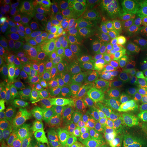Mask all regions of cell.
Instances as JSON below:
<instances>
[{
    "label": "cell",
    "instance_id": "7402d4cb",
    "mask_svg": "<svg viewBox=\"0 0 147 147\" xmlns=\"http://www.w3.org/2000/svg\"><path fill=\"white\" fill-rule=\"evenodd\" d=\"M127 53L131 63L140 65H147V53L142 50L134 39L127 41Z\"/></svg>",
    "mask_w": 147,
    "mask_h": 147
},
{
    "label": "cell",
    "instance_id": "d4e9b609",
    "mask_svg": "<svg viewBox=\"0 0 147 147\" xmlns=\"http://www.w3.org/2000/svg\"><path fill=\"white\" fill-rule=\"evenodd\" d=\"M39 140L47 143L48 144H54L61 142H66V138L63 131L56 125L52 126L42 131L38 135Z\"/></svg>",
    "mask_w": 147,
    "mask_h": 147
},
{
    "label": "cell",
    "instance_id": "9a60e30c",
    "mask_svg": "<svg viewBox=\"0 0 147 147\" xmlns=\"http://www.w3.org/2000/svg\"><path fill=\"white\" fill-rule=\"evenodd\" d=\"M120 145L121 140L117 134L104 127L95 132L92 147H119Z\"/></svg>",
    "mask_w": 147,
    "mask_h": 147
},
{
    "label": "cell",
    "instance_id": "1f68e13d",
    "mask_svg": "<svg viewBox=\"0 0 147 147\" xmlns=\"http://www.w3.org/2000/svg\"><path fill=\"white\" fill-rule=\"evenodd\" d=\"M16 45L13 42H8L0 48V61L1 65H5L8 63V59L16 52Z\"/></svg>",
    "mask_w": 147,
    "mask_h": 147
},
{
    "label": "cell",
    "instance_id": "816d5d0a",
    "mask_svg": "<svg viewBox=\"0 0 147 147\" xmlns=\"http://www.w3.org/2000/svg\"><path fill=\"white\" fill-rule=\"evenodd\" d=\"M136 147H147V139L144 138V140H143L142 142L138 145V146Z\"/></svg>",
    "mask_w": 147,
    "mask_h": 147
},
{
    "label": "cell",
    "instance_id": "277c9868",
    "mask_svg": "<svg viewBox=\"0 0 147 147\" xmlns=\"http://www.w3.org/2000/svg\"><path fill=\"white\" fill-rule=\"evenodd\" d=\"M74 65L79 74L82 77L91 78L108 74L106 68L97 58L95 53L89 48L81 49L74 55Z\"/></svg>",
    "mask_w": 147,
    "mask_h": 147
},
{
    "label": "cell",
    "instance_id": "d590c367",
    "mask_svg": "<svg viewBox=\"0 0 147 147\" xmlns=\"http://www.w3.org/2000/svg\"><path fill=\"white\" fill-rule=\"evenodd\" d=\"M122 85V83L120 81L117 80H111L109 79L104 86L102 87V89L106 92L108 95H111L115 97L116 95L118 93L120 88Z\"/></svg>",
    "mask_w": 147,
    "mask_h": 147
},
{
    "label": "cell",
    "instance_id": "ee69618b",
    "mask_svg": "<svg viewBox=\"0 0 147 147\" xmlns=\"http://www.w3.org/2000/svg\"><path fill=\"white\" fill-rule=\"evenodd\" d=\"M36 55V57L38 58V59L39 60L40 64L42 67H45L49 63L51 60V57L50 56H46V55Z\"/></svg>",
    "mask_w": 147,
    "mask_h": 147
},
{
    "label": "cell",
    "instance_id": "30bf717a",
    "mask_svg": "<svg viewBox=\"0 0 147 147\" xmlns=\"http://www.w3.org/2000/svg\"><path fill=\"white\" fill-rule=\"evenodd\" d=\"M55 35L54 47L51 57L59 62L70 59L78 48V43L72 38L63 35Z\"/></svg>",
    "mask_w": 147,
    "mask_h": 147
},
{
    "label": "cell",
    "instance_id": "d6a6232c",
    "mask_svg": "<svg viewBox=\"0 0 147 147\" xmlns=\"http://www.w3.org/2000/svg\"><path fill=\"white\" fill-rule=\"evenodd\" d=\"M49 11V5L44 4L40 7L34 8V9L27 10V21H36L44 18Z\"/></svg>",
    "mask_w": 147,
    "mask_h": 147
},
{
    "label": "cell",
    "instance_id": "ffe728a7",
    "mask_svg": "<svg viewBox=\"0 0 147 147\" xmlns=\"http://www.w3.org/2000/svg\"><path fill=\"white\" fill-rule=\"evenodd\" d=\"M54 42L55 35L51 32L31 44L29 51L34 55L51 56L53 51Z\"/></svg>",
    "mask_w": 147,
    "mask_h": 147
},
{
    "label": "cell",
    "instance_id": "681fc988",
    "mask_svg": "<svg viewBox=\"0 0 147 147\" xmlns=\"http://www.w3.org/2000/svg\"><path fill=\"white\" fill-rule=\"evenodd\" d=\"M7 38H6V36L5 34H3V33H1L0 34V46L2 47L5 45V43H7Z\"/></svg>",
    "mask_w": 147,
    "mask_h": 147
},
{
    "label": "cell",
    "instance_id": "ab89813d",
    "mask_svg": "<svg viewBox=\"0 0 147 147\" xmlns=\"http://www.w3.org/2000/svg\"><path fill=\"white\" fill-rule=\"evenodd\" d=\"M5 8L8 11H25L27 10V1L25 0H10L5 3Z\"/></svg>",
    "mask_w": 147,
    "mask_h": 147
},
{
    "label": "cell",
    "instance_id": "52a82bcc",
    "mask_svg": "<svg viewBox=\"0 0 147 147\" xmlns=\"http://www.w3.org/2000/svg\"><path fill=\"white\" fill-rule=\"evenodd\" d=\"M86 40L88 48L104 56L107 60L119 54V45L117 37L105 36L89 30Z\"/></svg>",
    "mask_w": 147,
    "mask_h": 147
},
{
    "label": "cell",
    "instance_id": "5bb4252c",
    "mask_svg": "<svg viewBox=\"0 0 147 147\" xmlns=\"http://www.w3.org/2000/svg\"><path fill=\"white\" fill-rule=\"evenodd\" d=\"M50 25L45 18L27 21L25 26V36L31 44L50 32Z\"/></svg>",
    "mask_w": 147,
    "mask_h": 147
},
{
    "label": "cell",
    "instance_id": "83f0119b",
    "mask_svg": "<svg viewBox=\"0 0 147 147\" xmlns=\"http://www.w3.org/2000/svg\"><path fill=\"white\" fill-rule=\"evenodd\" d=\"M146 93V89L142 86H136L132 84H122L118 93L115 97V100H123L134 97L135 95H140Z\"/></svg>",
    "mask_w": 147,
    "mask_h": 147
},
{
    "label": "cell",
    "instance_id": "9c48e42d",
    "mask_svg": "<svg viewBox=\"0 0 147 147\" xmlns=\"http://www.w3.org/2000/svg\"><path fill=\"white\" fill-rule=\"evenodd\" d=\"M57 105L51 102H37L36 128L40 134L55 124V119L59 111Z\"/></svg>",
    "mask_w": 147,
    "mask_h": 147
},
{
    "label": "cell",
    "instance_id": "7dc6e473",
    "mask_svg": "<svg viewBox=\"0 0 147 147\" xmlns=\"http://www.w3.org/2000/svg\"><path fill=\"white\" fill-rule=\"evenodd\" d=\"M141 86L146 89V93H147V65L145 66L144 78H143V81H142V84H141Z\"/></svg>",
    "mask_w": 147,
    "mask_h": 147
},
{
    "label": "cell",
    "instance_id": "b9f144b4",
    "mask_svg": "<svg viewBox=\"0 0 147 147\" xmlns=\"http://www.w3.org/2000/svg\"><path fill=\"white\" fill-rule=\"evenodd\" d=\"M10 63L12 65H13L14 68L16 69V71H17L18 73L20 72L22 67H23V63H22L21 57H20L19 54V51H18V49L16 52L9 57L8 63Z\"/></svg>",
    "mask_w": 147,
    "mask_h": 147
},
{
    "label": "cell",
    "instance_id": "e575fe53",
    "mask_svg": "<svg viewBox=\"0 0 147 147\" xmlns=\"http://www.w3.org/2000/svg\"><path fill=\"white\" fill-rule=\"evenodd\" d=\"M46 73L54 78L58 79L63 82V76H62V71L60 65L54 59L51 58L50 62L47 66L44 67Z\"/></svg>",
    "mask_w": 147,
    "mask_h": 147
},
{
    "label": "cell",
    "instance_id": "4dcf8cb0",
    "mask_svg": "<svg viewBox=\"0 0 147 147\" xmlns=\"http://www.w3.org/2000/svg\"><path fill=\"white\" fill-rule=\"evenodd\" d=\"M18 50L19 51L20 57H21L23 65L28 66V67L42 66L36 55H34L32 52L27 50L26 47L20 45V47L18 48Z\"/></svg>",
    "mask_w": 147,
    "mask_h": 147
},
{
    "label": "cell",
    "instance_id": "5b68a950",
    "mask_svg": "<svg viewBox=\"0 0 147 147\" xmlns=\"http://www.w3.org/2000/svg\"><path fill=\"white\" fill-rule=\"evenodd\" d=\"M13 90L18 97H27L36 102L59 103V96L53 93L44 83L23 82L17 79L13 84Z\"/></svg>",
    "mask_w": 147,
    "mask_h": 147
},
{
    "label": "cell",
    "instance_id": "bcb514c9",
    "mask_svg": "<svg viewBox=\"0 0 147 147\" xmlns=\"http://www.w3.org/2000/svg\"><path fill=\"white\" fill-rule=\"evenodd\" d=\"M49 147H73L67 142H61L49 144Z\"/></svg>",
    "mask_w": 147,
    "mask_h": 147
},
{
    "label": "cell",
    "instance_id": "f1b7e54d",
    "mask_svg": "<svg viewBox=\"0 0 147 147\" xmlns=\"http://www.w3.org/2000/svg\"><path fill=\"white\" fill-rule=\"evenodd\" d=\"M44 84L50 89V91L53 93L57 96H61L63 97L69 91L61 80L47 74H46L44 77Z\"/></svg>",
    "mask_w": 147,
    "mask_h": 147
},
{
    "label": "cell",
    "instance_id": "60d3db41",
    "mask_svg": "<svg viewBox=\"0 0 147 147\" xmlns=\"http://www.w3.org/2000/svg\"><path fill=\"white\" fill-rule=\"evenodd\" d=\"M80 10H81L82 13L83 14L84 17L87 21L97 10L95 8L94 5L92 4L91 1H85L82 3H80Z\"/></svg>",
    "mask_w": 147,
    "mask_h": 147
},
{
    "label": "cell",
    "instance_id": "836d02e7",
    "mask_svg": "<svg viewBox=\"0 0 147 147\" xmlns=\"http://www.w3.org/2000/svg\"><path fill=\"white\" fill-rule=\"evenodd\" d=\"M1 30L7 37H12L17 34L12 25L10 16L9 14L3 13L1 15Z\"/></svg>",
    "mask_w": 147,
    "mask_h": 147
},
{
    "label": "cell",
    "instance_id": "7a4b0ae2",
    "mask_svg": "<svg viewBox=\"0 0 147 147\" xmlns=\"http://www.w3.org/2000/svg\"><path fill=\"white\" fill-rule=\"evenodd\" d=\"M139 97L115 100L98 113L103 126L109 128L121 139L138 125Z\"/></svg>",
    "mask_w": 147,
    "mask_h": 147
},
{
    "label": "cell",
    "instance_id": "11a10c76",
    "mask_svg": "<svg viewBox=\"0 0 147 147\" xmlns=\"http://www.w3.org/2000/svg\"><path fill=\"white\" fill-rule=\"evenodd\" d=\"M144 10H146L145 11V14H146V18H147V3H146V8H144Z\"/></svg>",
    "mask_w": 147,
    "mask_h": 147
},
{
    "label": "cell",
    "instance_id": "3957f363",
    "mask_svg": "<svg viewBox=\"0 0 147 147\" xmlns=\"http://www.w3.org/2000/svg\"><path fill=\"white\" fill-rule=\"evenodd\" d=\"M63 131L66 142L73 147H92L95 129L89 116L79 119L71 127H59Z\"/></svg>",
    "mask_w": 147,
    "mask_h": 147
},
{
    "label": "cell",
    "instance_id": "d6986e66",
    "mask_svg": "<svg viewBox=\"0 0 147 147\" xmlns=\"http://www.w3.org/2000/svg\"><path fill=\"white\" fill-rule=\"evenodd\" d=\"M108 80L109 78L101 76L85 78L80 80L71 92L84 96L95 90L102 88Z\"/></svg>",
    "mask_w": 147,
    "mask_h": 147
},
{
    "label": "cell",
    "instance_id": "8fae6325",
    "mask_svg": "<svg viewBox=\"0 0 147 147\" xmlns=\"http://www.w3.org/2000/svg\"><path fill=\"white\" fill-rule=\"evenodd\" d=\"M128 23L131 39L136 38L147 30V18L144 8L136 4L129 8Z\"/></svg>",
    "mask_w": 147,
    "mask_h": 147
},
{
    "label": "cell",
    "instance_id": "f35d334b",
    "mask_svg": "<svg viewBox=\"0 0 147 147\" xmlns=\"http://www.w3.org/2000/svg\"><path fill=\"white\" fill-rule=\"evenodd\" d=\"M138 123L140 125L147 122V102L144 97H139L138 102Z\"/></svg>",
    "mask_w": 147,
    "mask_h": 147
},
{
    "label": "cell",
    "instance_id": "7bdbcfd3",
    "mask_svg": "<svg viewBox=\"0 0 147 147\" xmlns=\"http://www.w3.org/2000/svg\"><path fill=\"white\" fill-rule=\"evenodd\" d=\"M142 50L147 53V30L134 40Z\"/></svg>",
    "mask_w": 147,
    "mask_h": 147
},
{
    "label": "cell",
    "instance_id": "8992f818",
    "mask_svg": "<svg viewBox=\"0 0 147 147\" xmlns=\"http://www.w3.org/2000/svg\"><path fill=\"white\" fill-rule=\"evenodd\" d=\"M87 23L89 31L105 36H119L123 34L125 29L124 22L112 19L99 10L87 20Z\"/></svg>",
    "mask_w": 147,
    "mask_h": 147
},
{
    "label": "cell",
    "instance_id": "e0dca14e",
    "mask_svg": "<svg viewBox=\"0 0 147 147\" xmlns=\"http://www.w3.org/2000/svg\"><path fill=\"white\" fill-rule=\"evenodd\" d=\"M84 97L95 113H100L115 101V97L107 94L102 88L91 92Z\"/></svg>",
    "mask_w": 147,
    "mask_h": 147
},
{
    "label": "cell",
    "instance_id": "ba28073f",
    "mask_svg": "<svg viewBox=\"0 0 147 147\" xmlns=\"http://www.w3.org/2000/svg\"><path fill=\"white\" fill-rule=\"evenodd\" d=\"M0 108L2 113L16 127L25 129L22 118L20 100L12 93L6 90L1 91Z\"/></svg>",
    "mask_w": 147,
    "mask_h": 147
},
{
    "label": "cell",
    "instance_id": "db71d44e",
    "mask_svg": "<svg viewBox=\"0 0 147 147\" xmlns=\"http://www.w3.org/2000/svg\"><path fill=\"white\" fill-rule=\"evenodd\" d=\"M143 97H144V100H146V102H147V93H146V94H144L142 95Z\"/></svg>",
    "mask_w": 147,
    "mask_h": 147
},
{
    "label": "cell",
    "instance_id": "74e56055",
    "mask_svg": "<svg viewBox=\"0 0 147 147\" xmlns=\"http://www.w3.org/2000/svg\"><path fill=\"white\" fill-rule=\"evenodd\" d=\"M3 79L6 82H12L14 80H17L16 76H17L18 71L14 68L13 65L10 63H6L3 65Z\"/></svg>",
    "mask_w": 147,
    "mask_h": 147
},
{
    "label": "cell",
    "instance_id": "8d00e7d4",
    "mask_svg": "<svg viewBox=\"0 0 147 147\" xmlns=\"http://www.w3.org/2000/svg\"><path fill=\"white\" fill-rule=\"evenodd\" d=\"M38 142V136L27 135L18 140L14 144L13 147H36Z\"/></svg>",
    "mask_w": 147,
    "mask_h": 147
},
{
    "label": "cell",
    "instance_id": "f6af8a7d",
    "mask_svg": "<svg viewBox=\"0 0 147 147\" xmlns=\"http://www.w3.org/2000/svg\"><path fill=\"white\" fill-rule=\"evenodd\" d=\"M92 4L95 6L97 10L100 11L106 2V0H90Z\"/></svg>",
    "mask_w": 147,
    "mask_h": 147
},
{
    "label": "cell",
    "instance_id": "ac0fdd59",
    "mask_svg": "<svg viewBox=\"0 0 147 147\" xmlns=\"http://www.w3.org/2000/svg\"><path fill=\"white\" fill-rule=\"evenodd\" d=\"M21 104L22 118L25 127L36 128V117L37 110V102L27 98L18 97Z\"/></svg>",
    "mask_w": 147,
    "mask_h": 147
},
{
    "label": "cell",
    "instance_id": "f907efd6",
    "mask_svg": "<svg viewBox=\"0 0 147 147\" xmlns=\"http://www.w3.org/2000/svg\"><path fill=\"white\" fill-rule=\"evenodd\" d=\"M36 147H49V144H47V143L39 140V142H38V145H37Z\"/></svg>",
    "mask_w": 147,
    "mask_h": 147
},
{
    "label": "cell",
    "instance_id": "44dd1931",
    "mask_svg": "<svg viewBox=\"0 0 147 147\" xmlns=\"http://www.w3.org/2000/svg\"><path fill=\"white\" fill-rule=\"evenodd\" d=\"M46 74L45 69L42 66L28 67L23 65L17 79L23 82L44 83V77Z\"/></svg>",
    "mask_w": 147,
    "mask_h": 147
},
{
    "label": "cell",
    "instance_id": "f5cc1de1",
    "mask_svg": "<svg viewBox=\"0 0 147 147\" xmlns=\"http://www.w3.org/2000/svg\"><path fill=\"white\" fill-rule=\"evenodd\" d=\"M0 147H9V145L7 144L5 141L1 140H0Z\"/></svg>",
    "mask_w": 147,
    "mask_h": 147
},
{
    "label": "cell",
    "instance_id": "6da1fadb",
    "mask_svg": "<svg viewBox=\"0 0 147 147\" xmlns=\"http://www.w3.org/2000/svg\"><path fill=\"white\" fill-rule=\"evenodd\" d=\"M80 1H67L55 3L48 18L51 32L72 38L78 44L87 39V21L80 10Z\"/></svg>",
    "mask_w": 147,
    "mask_h": 147
},
{
    "label": "cell",
    "instance_id": "484cf974",
    "mask_svg": "<svg viewBox=\"0 0 147 147\" xmlns=\"http://www.w3.org/2000/svg\"><path fill=\"white\" fill-rule=\"evenodd\" d=\"M145 66L146 65H140L132 63L123 78L124 83L140 86L144 78Z\"/></svg>",
    "mask_w": 147,
    "mask_h": 147
},
{
    "label": "cell",
    "instance_id": "7c38bea8",
    "mask_svg": "<svg viewBox=\"0 0 147 147\" xmlns=\"http://www.w3.org/2000/svg\"><path fill=\"white\" fill-rule=\"evenodd\" d=\"M62 98L65 104V107L74 113L83 116H89L95 113V110L83 95L68 91Z\"/></svg>",
    "mask_w": 147,
    "mask_h": 147
},
{
    "label": "cell",
    "instance_id": "603a6c76",
    "mask_svg": "<svg viewBox=\"0 0 147 147\" xmlns=\"http://www.w3.org/2000/svg\"><path fill=\"white\" fill-rule=\"evenodd\" d=\"M85 116L74 113L65 107L59 110L55 119V123L58 127H71L74 126L79 119Z\"/></svg>",
    "mask_w": 147,
    "mask_h": 147
},
{
    "label": "cell",
    "instance_id": "4316f807",
    "mask_svg": "<svg viewBox=\"0 0 147 147\" xmlns=\"http://www.w3.org/2000/svg\"><path fill=\"white\" fill-rule=\"evenodd\" d=\"M144 140L140 125L132 129L120 139L122 147H136Z\"/></svg>",
    "mask_w": 147,
    "mask_h": 147
},
{
    "label": "cell",
    "instance_id": "4fadbf2b",
    "mask_svg": "<svg viewBox=\"0 0 147 147\" xmlns=\"http://www.w3.org/2000/svg\"><path fill=\"white\" fill-rule=\"evenodd\" d=\"M128 11L129 7L125 0H106L100 12L115 21L124 22Z\"/></svg>",
    "mask_w": 147,
    "mask_h": 147
},
{
    "label": "cell",
    "instance_id": "2e32d148",
    "mask_svg": "<svg viewBox=\"0 0 147 147\" xmlns=\"http://www.w3.org/2000/svg\"><path fill=\"white\" fill-rule=\"evenodd\" d=\"M58 63L61 68L64 86L69 91H72L80 82V74L75 68L71 59Z\"/></svg>",
    "mask_w": 147,
    "mask_h": 147
},
{
    "label": "cell",
    "instance_id": "c3c4849f",
    "mask_svg": "<svg viewBox=\"0 0 147 147\" xmlns=\"http://www.w3.org/2000/svg\"><path fill=\"white\" fill-rule=\"evenodd\" d=\"M140 126L141 131H142L143 136L144 137V138L147 139V122Z\"/></svg>",
    "mask_w": 147,
    "mask_h": 147
},
{
    "label": "cell",
    "instance_id": "f546056e",
    "mask_svg": "<svg viewBox=\"0 0 147 147\" xmlns=\"http://www.w3.org/2000/svg\"><path fill=\"white\" fill-rule=\"evenodd\" d=\"M9 15L10 16L12 25L15 29L16 34H21L25 31V21L27 20V13L25 11L10 10Z\"/></svg>",
    "mask_w": 147,
    "mask_h": 147
},
{
    "label": "cell",
    "instance_id": "cb8c5ba5",
    "mask_svg": "<svg viewBox=\"0 0 147 147\" xmlns=\"http://www.w3.org/2000/svg\"><path fill=\"white\" fill-rule=\"evenodd\" d=\"M132 64L126 49L122 50L117 55L113 69V76L119 80H123L125 76L128 69Z\"/></svg>",
    "mask_w": 147,
    "mask_h": 147
}]
</instances>
